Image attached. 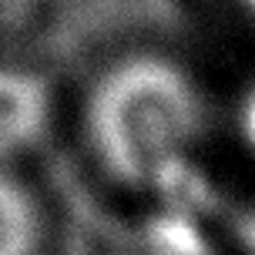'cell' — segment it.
<instances>
[{"mask_svg":"<svg viewBox=\"0 0 255 255\" xmlns=\"http://www.w3.org/2000/svg\"><path fill=\"white\" fill-rule=\"evenodd\" d=\"M81 131L94 165L125 188H165L208 131V98L188 64L165 51H125L84 91Z\"/></svg>","mask_w":255,"mask_h":255,"instance_id":"cell-1","label":"cell"},{"mask_svg":"<svg viewBox=\"0 0 255 255\" xmlns=\"http://www.w3.org/2000/svg\"><path fill=\"white\" fill-rule=\"evenodd\" d=\"M54 128V88L37 67L0 61V165L44 144Z\"/></svg>","mask_w":255,"mask_h":255,"instance_id":"cell-2","label":"cell"},{"mask_svg":"<svg viewBox=\"0 0 255 255\" xmlns=\"http://www.w3.org/2000/svg\"><path fill=\"white\" fill-rule=\"evenodd\" d=\"M51 215L40 191L13 165H0V255H47Z\"/></svg>","mask_w":255,"mask_h":255,"instance_id":"cell-3","label":"cell"},{"mask_svg":"<svg viewBox=\"0 0 255 255\" xmlns=\"http://www.w3.org/2000/svg\"><path fill=\"white\" fill-rule=\"evenodd\" d=\"M118 255H212V249L198 232L168 222V225H144L141 232H131V239Z\"/></svg>","mask_w":255,"mask_h":255,"instance_id":"cell-4","label":"cell"},{"mask_svg":"<svg viewBox=\"0 0 255 255\" xmlns=\"http://www.w3.org/2000/svg\"><path fill=\"white\" fill-rule=\"evenodd\" d=\"M212 3L225 13V20H232L242 34L255 40V0H212Z\"/></svg>","mask_w":255,"mask_h":255,"instance_id":"cell-5","label":"cell"}]
</instances>
